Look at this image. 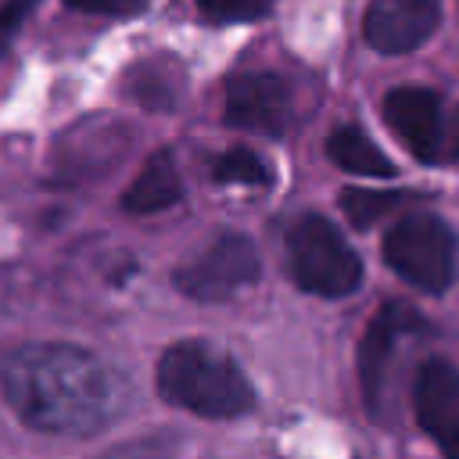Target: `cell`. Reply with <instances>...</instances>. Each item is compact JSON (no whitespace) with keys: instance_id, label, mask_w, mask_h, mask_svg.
<instances>
[{"instance_id":"30bf717a","label":"cell","mask_w":459,"mask_h":459,"mask_svg":"<svg viewBox=\"0 0 459 459\" xmlns=\"http://www.w3.org/2000/svg\"><path fill=\"white\" fill-rule=\"evenodd\" d=\"M412 330H420V312L412 305H405V301H387L369 319V326H366V333L359 341V384H362V398H366L369 412L380 409L387 362L394 355L398 337L412 333Z\"/></svg>"},{"instance_id":"7c38bea8","label":"cell","mask_w":459,"mask_h":459,"mask_svg":"<svg viewBox=\"0 0 459 459\" xmlns=\"http://www.w3.org/2000/svg\"><path fill=\"white\" fill-rule=\"evenodd\" d=\"M326 154L341 172L351 176H369V179H391L398 169L394 161L373 143V136L359 126H337L326 136Z\"/></svg>"},{"instance_id":"9a60e30c","label":"cell","mask_w":459,"mask_h":459,"mask_svg":"<svg viewBox=\"0 0 459 459\" xmlns=\"http://www.w3.org/2000/svg\"><path fill=\"white\" fill-rule=\"evenodd\" d=\"M219 183H237V186H262L269 183V165L251 151V147H233L215 158L212 165Z\"/></svg>"},{"instance_id":"d6986e66","label":"cell","mask_w":459,"mask_h":459,"mask_svg":"<svg viewBox=\"0 0 459 459\" xmlns=\"http://www.w3.org/2000/svg\"><path fill=\"white\" fill-rule=\"evenodd\" d=\"M441 154H445V158H459V108H455L452 122L445 126V143H441Z\"/></svg>"},{"instance_id":"4fadbf2b","label":"cell","mask_w":459,"mask_h":459,"mask_svg":"<svg viewBox=\"0 0 459 459\" xmlns=\"http://www.w3.org/2000/svg\"><path fill=\"white\" fill-rule=\"evenodd\" d=\"M126 93L151 108V111H169L179 104L183 93V68L176 57H158V61H140L126 72Z\"/></svg>"},{"instance_id":"9c48e42d","label":"cell","mask_w":459,"mask_h":459,"mask_svg":"<svg viewBox=\"0 0 459 459\" xmlns=\"http://www.w3.org/2000/svg\"><path fill=\"white\" fill-rule=\"evenodd\" d=\"M384 122L391 133L405 143L409 154L420 161H437L445 143V118H441V97L427 86H394L384 97Z\"/></svg>"},{"instance_id":"8fae6325","label":"cell","mask_w":459,"mask_h":459,"mask_svg":"<svg viewBox=\"0 0 459 459\" xmlns=\"http://www.w3.org/2000/svg\"><path fill=\"white\" fill-rule=\"evenodd\" d=\"M179 197H183V179H179L176 158H172L169 147H161V151H154L143 161L140 176L126 186L122 212H129V215H154V212L172 208Z\"/></svg>"},{"instance_id":"ba28073f","label":"cell","mask_w":459,"mask_h":459,"mask_svg":"<svg viewBox=\"0 0 459 459\" xmlns=\"http://www.w3.org/2000/svg\"><path fill=\"white\" fill-rule=\"evenodd\" d=\"M420 430L445 452L459 455V369L445 359H427L412 387Z\"/></svg>"},{"instance_id":"7a4b0ae2","label":"cell","mask_w":459,"mask_h":459,"mask_svg":"<svg viewBox=\"0 0 459 459\" xmlns=\"http://www.w3.org/2000/svg\"><path fill=\"white\" fill-rule=\"evenodd\" d=\"M158 394L204 420H237L255 409L247 373L208 341H179L158 359Z\"/></svg>"},{"instance_id":"277c9868","label":"cell","mask_w":459,"mask_h":459,"mask_svg":"<svg viewBox=\"0 0 459 459\" xmlns=\"http://www.w3.org/2000/svg\"><path fill=\"white\" fill-rule=\"evenodd\" d=\"M380 251L394 276H402L409 287H420L427 294H441L455 280L459 240L455 230L434 212H412L398 219L384 233Z\"/></svg>"},{"instance_id":"3957f363","label":"cell","mask_w":459,"mask_h":459,"mask_svg":"<svg viewBox=\"0 0 459 459\" xmlns=\"http://www.w3.org/2000/svg\"><path fill=\"white\" fill-rule=\"evenodd\" d=\"M287 265L305 294L344 298L362 283V258L326 215H301L287 230Z\"/></svg>"},{"instance_id":"5bb4252c","label":"cell","mask_w":459,"mask_h":459,"mask_svg":"<svg viewBox=\"0 0 459 459\" xmlns=\"http://www.w3.org/2000/svg\"><path fill=\"white\" fill-rule=\"evenodd\" d=\"M402 201H405V194H398V190H366V186H344L341 190V212L348 215V222L355 230H369L373 222L391 215Z\"/></svg>"},{"instance_id":"e0dca14e","label":"cell","mask_w":459,"mask_h":459,"mask_svg":"<svg viewBox=\"0 0 459 459\" xmlns=\"http://www.w3.org/2000/svg\"><path fill=\"white\" fill-rule=\"evenodd\" d=\"M36 11V0H4L0 4V54L11 47V39L18 36L22 22Z\"/></svg>"},{"instance_id":"6da1fadb","label":"cell","mask_w":459,"mask_h":459,"mask_svg":"<svg viewBox=\"0 0 459 459\" xmlns=\"http://www.w3.org/2000/svg\"><path fill=\"white\" fill-rule=\"evenodd\" d=\"M0 391L14 416L43 434L86 437L129 409L126 377L75 344H25L0 366Z\"/></svg>"},{"instance_id":"5b68a950","label":"cell","mask_w":459,"mask_h":459,"mask_svg":"<svg viewBox=\"0 0 459 459\" xmlns=\"http://www.w3.org/2000/svg\"><path fill=\"white\" fill-rule=\"evenodd\" d=\"M258 273H262V262L251 237L226 230L190 262H183L172 273V283L194 301H226L247 283H255Z\"/></svg>"},{"instance_id":"ac0fdd59","label":"cell","mask_w":459,"mask_h":459,"mask_svg":"<svg viewBox=\"0 0 459 459\" xmlns=\"http://www.w3.org/2000/svg\"><path fill=\"white\" fill-rule=\"evenodd\" d=\"M75 11L86 14H108V18H126V14H140L151 0H65Z\"/></svg>"},{"instance_id":"52a82bcc","label":"cell","mask_w":459,"mask_h":459,"mask_svg":"<svg viewBox=\"0 0 459 459\" xmlns=\"http://www.w3.org/2000/svg\"><path fill=\"white\" fill-rule=\"evenodd\" d=\"M441 25L437 0H373L362 18V39L387 57L423 47Z\"/></svg>"},{"instance_id":"8992f818","label":"cell","mask_w":459,"mask_h":459,"mask_svg":"<svg viewBox=\"0 0 459 459\" xmlns=\"http://www.w3.org/2000/svg\"><path fill=\"white\" fill-rule=\"evenodd\" d=\"M226 122L262 136H283L294 122L290 86L276 72H237L226 82Z\"/></svg>"},{"instance_id":"2e32d148","label":"cell","mask_w":459,"mask_h":459,"mask_svg":"<svg viewBox=\"0 0 459 459\" xmlns=\"http://www.w3.org/2000/svg\"><path fill=\"white\" fill-rule=\"evenodd\" d=\"M273 4L276 0H197L201 14L208 22H219V25H226V22H255V18L269 14Z\"/></svg>"}]
</instances>
